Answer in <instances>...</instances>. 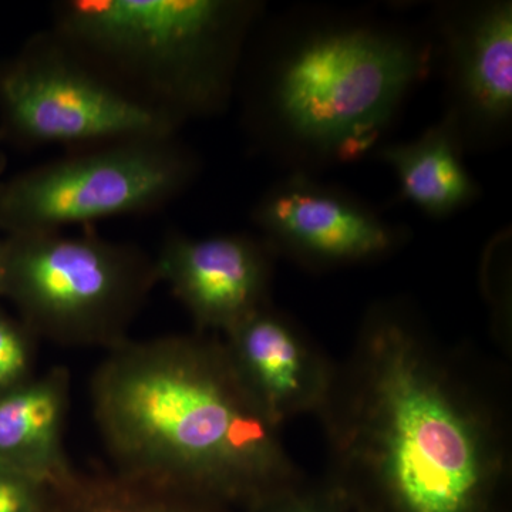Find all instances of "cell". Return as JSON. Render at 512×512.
I'll return each instance as SVG.
<instances>
[{
  "mask_svg": "<svg viewBox=\"0 0 512 512\" xmlns=\"http://www.w3.org/2000/svg\"><path fill=\"white\" fill-rule=\"evenodd\" d=\"M261 22L235 96L249 143L289 173L375 154L436 62L430 36L365 13L299 8Z\"/></svg>",
  "mask_w": 512,
  "mask_h": 512,
  "instance_id": "obj_1",
  "label": "cell"
},
{
  "mask_svg": "<svg viewBox=\"0 0 512 512\" xmlns=\"http://www.w3.org/2000/svg\"><path fill=\"white\" fill-rule=\"evenodd\" d=\"M90 399L120 473L221 504L258 500L278 476L274 423L214 340L127 339L94 370Z\"/></svg>",
  "mask_w": 512,
  "mask_h": 512,
  "instance_id": "obj_2",
  "label": "cell"
},
{
  "mask_svg": "<svg viewBox=\"0 0 512 512\" xmlns=\"http://www.w3.org/2000/svg\"><path fill=\"white\" fill-rule=\"evenodd\" d=\"M50 30L114 89L181 128L231 106L256 0H62Z\"/></svg>",
  "mask_w": 512,
  "mask_h": 512,
  "instance_id": "obj_3",
  "label": "cell"
},
{
  "mask_svg": "<svg viewBox=\"0 0 512 512\" xmlns=\"http://www.w3.org/2000/svg\"><path fill=\"white\" fill-rule=\"evenodd\" d=\"M372 380L375 466L403 512H476L488 463L483 437L426 363L402 320L377 311Z\"/></svg>",
  "mask_w": 512,
  "mask_h": 512,
  "instance_id": "obj_4",
  "label": "cell"
},
{
  "mask_svg": "<svg viewBox=\"0 0 512 512\" xmlns=\"http://www.w3.org/2000/svg\"><path fill=\"white\" fill-rule=\"evenodd\" d=\"M154 256L137 245L60 231L6 235L0 298L35 338L110 350L158 284Z\"/></svg>",
  "mask_w": 512,
  "mask_h": 512,
  "instance_id": "obj_5",
  "label": "cell"
},
{
  "mask_svg": "<svg viewBox=\"0 0 512 512\" xmlns=\"http://www.w3.org/2000/svg\"><path fill=\"white\" fill-rule=\"evenodd\" d=\"M79 148L0 183V229L6 235L160 210L200 177V157L178 134Z\"/></svg>",
  "mask_w": 512,
  "mask_h": 512,
  "instance_id": "obj_6",
  "label": "cell"
},
{
  "mask_svg": "<svg viewBox=\"0 0 512 512\" xmlns=\"http://www.w3.org/2000/svg\"><path fill=\"white\" fill-rule=\"evenodd\" d=\"M180 128L127 99L50 29L0 63V136L22 147H86Z\"/></svg>",
  "mask_w": 512,
  "mask_h": 512,
  "instance_id": "obj_7",
  "label": "cell"
},
{
  "mask_svg": "<svg viewBox=\"0 0 512 512\" xmlns=\"http://www.w3.org/2000/svg\"><path fill=\"white\" fill-rule=\"evenodd\" d=\"M430 37L446 87L443 116L456 126L466 153L505 143L512 124L510 0L439 3Z\"/></svg>",
  "mask_w": 512,
  "mask_h": 512,
  "instance_id": "obj_8",
  "label": "cell"
},
{
  "mask_svg": "<svg viewBox=\"0 0 512 512\" xmlns=\"http://www.w3.org/2000/svg\"><path fill=\"white\" fill-rule=\"evenodd\" d=\"M251 217L272 251L313 265L372 261L409 234L352 192L298 171L271 185Z\"/></svg>",
  "mask_w": 512,
  "mask_h": 512,
  "instance_id": "obj_9",
  "label": "cell"
},
{
  "mask_svg": "<svg viewBox=\"0 0 512 512\" xmlns=\"http://www.w3.org/2000/svg\"><path fill=\"white\" fill-rule=\"evenodd\" d=\"M272 249L262 238L171 232L154 256L158 281L171 289L200 328L228 332L265 306Z\"/></svg>",
  "mask_w": 512,
  "mask_h": 512,
  "instance_id": "obj_10",
  "label": "cell"
},
{
  "mask_svg": "<svg viewBox=\"0 0 512 512\" xmlns=\"http://www.w3.org/2000/svg\"><path fill=\"white\" fill-rule=\"evenodd\" d=\"M69 400L70 373L60 366L0 394V467L45 485L66 474Z\"/></svg>",
  "mask_w": 512,
  "mask_h": 512,
  "instance_id": "obj_11",
  "label": "cell"
},
{
  "mask_svg": "<svg viewBox=\"0 0 512 512\" xmlns=\"http://www.w3.org/2000/svg\"><path fill=\"white\" fill-rule=\"evenodd\" d=\"M375 154L392 168L403 200L431 218L451 217L480 197V185L464 163L466 148L446 116L419 137L384 143Z\"/></svg>",
  "mask_w": 512,
  "mask_h": 512,
  "instance_id": "obj_12",
  "label": "cell"
},
{
  "mask_svg": "<svg viewBox=\"0 0 512 512\" xmlns=\"http://www.w3.org/2000/svg\"><path fill=\"white\" fill-rule=\"evenodd\" d=\"M227 335V350L239 376L272 423L308 396V359L301 340L279 315L264 306Z\"/></svg>",
  "mask_w": 512,
  "mask_h": 512,
  "instance_id": "obj_13",
  "label": "cell"
},
{
  "mask_svg": "<svg viewBox=\"0 0 512 512\" xmlns=\"http://www.w3.org/2000/svg\"><path fill=\"white\" fill-rule=\"evenodd\" d=\"M220 504L111 467H72L46 484L42 512H220Z\"/></svg>",
  "mask_w": 512,
  "mask_h": 512,
  "instance_id": "obj_14",
  "label": "cell"
},
{
  "mask_svg": "<svg viewBox=\"0 0 512 512\" xmlns=\"http://www.w3.org/2000/svg\"><path fill=\"white\" fill-rule=\"evenodd\" d=\"M35 336L20 320L0 309V394L28 382L33 376Z\"/></svg>",
  "mask_w": 512,
  "mask_h": 512,
  "instance_id": "obj_15",
  "label": "cell"
},
{
  "mask_svg": "<svg viewBox=\"0 0 512 512\" xmlns=\"http://www.w3.org/2000/svg\"><path fill=\"white\" fill-rule=\"evenodd\" d=\"M45 484L0 467V512H42Z\"/></svg>",
  "mask_w": 512,
  "mask_h": 512,
  "instance_id": "obj_16",
  "label": "cell"
},
{
  "mask_svg": "<svg viewBox=\"0 0 512 512\" xmlns=\"http://www.w3.org/2000/svg\"><path fill=\"white\" fill-rule=\"evenodd\" d=\"M284 512H315L312 510V508H308V507H298V508H293V510L291 511H284Z\"/></svg>",
  "mask_w": 512,
  "mask_h": 512,
  "instance_id": "obj_17",
  "label": "cell"
},
{
  "mask_svg": "<svg viewBox=\"0 0 512 512\" xmlns=\"http://www.w3.org/2000/svg\"><path fill=\"white\" fill-rule=\"evenodd\" d=\"M2 254H3V239L0 238V259H2Z\"/></svg>",
  "mask_w": 512,
  "mask_h": 512,
  "instance_id": "obj_18",
  "label": "cell"
}]
</instances>
